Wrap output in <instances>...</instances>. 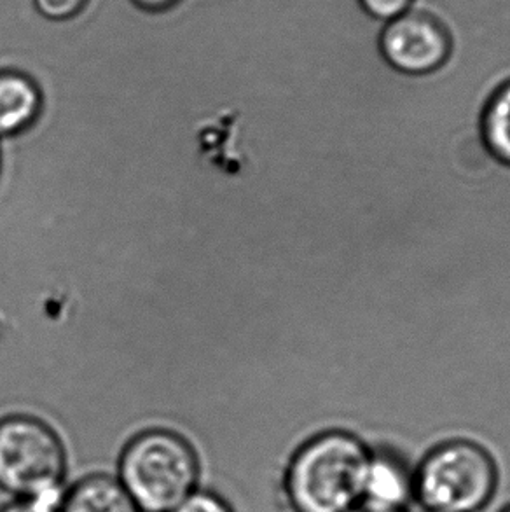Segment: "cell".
Masks as SVG:
<instances>
[{
	"label": "cell",
	"mask_w": 510,
	"mask_h": 512,
	"mask_svg": "<svg viewBox=\"0 0 510 512\" xmlns=\"http://www.w3.org/2000/svg\"><path fill=\"white\" fill-rule=\"evenodd\" d=\"M371 444L353 430H317L292 453L283 495L294 512H350L362 502Z\"/></svg>",
	"instance_id": "cell-1"
},
{
	"label": "cell",
	"mask_w": 510,
	"mask_h": 512,
	"mask_svg": "<svg viewBox=\"0 0 510 512\" xmlns=\"http://www.w3.org/2000/svg\"><path fill=\"white\" fill-rule=\"evenodd\" d=\"M500 485L495 455L474 437H444L414 467V504L421 511L481 512Z\"/></svg>",
	"instance_id": "cell-2"
},
{
	"label": "cell",
	"mask_w": 510,
	"mask_h": 512,
	"mask_svg": "<svg viewBox=\"0 0 510 512\" xmlns=\"http://www.w3.org/2000/svg\"><path fill=\"white\" fill-rule=\"evenodd\" d=\"M116 478L140 512H172L200 488V455L175 430L147 429L125 444Z\"/></svg>",
	"instance_id": "cell-3"
},
{
	"label": "cell",
	"mask_w": 510,
	"mask_h": 512,
	"mask_svg": "<svg viewBox=\"0 0 510 512\" xmlns=\"http://www.w3.org/2000/svg\"><path fill=\"white\" fill-rule=\"evenodd\" d=\"M69 455L62 437L37 416L0 420V490L11 499L60 507L67 490Z\"/></svg>",
	"instance_id": "cell-4"
},
{
	"label": "cell",
	"mask_w": 510,
	"mask_h": 512,
	"mask_svg": "<svg viewBox=\"0 0 510 512\" xmlns=\"http://www.w3.org/2000/svg\"><path fill=\"white\" fill-rule=\"evenodd\" d=\"M376 48L381 60L397 74L427 77L451 62L456 39L441 16L414 6L381 25Z\"/></svg>",
	"instance_id": "cell-5"
},
{
	"label": "cell",
	"mask_w": 510,
	"mask_h": 512,
	"mask_svg": "<svg viewBox=\"0 0 510 512\" xmlns=\"http://www.w3.org/2000/svg\"><path fill=\"white\" fill-rule=\"evenodd\" d=\"M360 504L386 511H407L414 504V469L400 451L371 446Z\"/></svg>",
	"instance_id": "cell-6"
},
{
	"label": "cell",
	"mask_w": 510,
	"mask_h": 512,
	"mask_svg": "<svg viewBox=\"0 0 510 512\" xmlns=\"http://www.w3.org/2000/svg\"><path fill=\"white\" fill-rule=\"evenodd\" d=\"M41 84L20 69L0 70V137L27 132L41 118Z\"/></svg>",
	"instance_id": "cell-7"
},
{
	"label": "cell",
	"mask_w": 510,
	"mask_h": 512,
	"mask_svg": "<svg viewBox=\"0 0 510 512\" xmlns=\"http://www.w3.org/2000/svg\"><path fill=\"white\" fill-rule=\"evenodd\" d=\"M60 512H140L116 476L95 472L67 486Z\"/></svg>",
	"instance_id": "cell-8"
},
{
	"label": "cell",
	"mask_w": 510,
	"mask_h": 512,
	"mask_svg": "<svg viewBox=\"0 0 510 512\" xmlns=\"http://www.w3.org/2000/svg\"><path fill=\"white\" fill-rule=\"evenodd\" d=\"M483 137L490 153L510 165V79L491 95L483 114Z\"/></svg>",
	"instance_id": "cell-9"
},
{
	"label": "cell",
	"mask_w": 510,
	"mask_h": 512,
	"mask_svg": "<svg viewBox=\"0 0 510 512\" xmlns=\"http://www.w3.org/2000/svg\"><path fill=\"white\" fill-rule=\"evenodd\" d=\"M91 0H32L35 13L51 23H65L79 18Z\"/></svg>",
	"instance_id": "cell-10"
},
{
	"label": "cell",
	"mask_w": 510,
	"mask_h": 512,
	"mask_svg": "<svg viewBox=\"0 0 510 512\" xmlns=\"http://www.w3.org/2000/svg\"><path fill=\"white\" fill-rule=\"evenodd\" d=\"M172 512H236L221 493L207 488H196Z\"/></svg>",
	"instance_id": "cell-11"
},
{
	"label": "cell",
	"mask_w": 510,
	"mask_h": 512,
	"mask_svg": "<svg viewBox=\"0 0 510 512\" xmlns=\"http://www.w3.org/2000/svg\"><path fill=\"white\" fill-rule=\"evenodd\" d=\"M360 9L381 25L416 6V0H357Z\"/></svg>",
	"instance_id": "cell-12"
},
{
	"label": "cell",
	"mask_w": 510,
	"mask_h": 512,
	"mask_svg": "<svg viewBox=\"0 0 510 512\" xmlns=\"http://www.w3.org/2000/svg\"><path fill=\"white\" fill-rule=\"evenodd\" d=\"M0 512H60V507L37 500L11 499V502L0 507Z\"/></svg>",
	"instance_id": "cell-13"
},
{
	"label": "cell",
	"mask_w": 510,
	"mask_h": 512,
	"mask_svg": "<svg viewBox=\"0 0 510 512\" xmlns=\"http://www.w3.org/2000/svg\"><path fill=\"white\" fill-rule=\"evenodd\" d=\"M130 2L144 13H163L177 6L179 0H130Z\"/></svg>",
	"instance_id": "cell-14"
},
{
	"label": "cell",
	"mask_w": 510,
	"mask_h": 512,
	"mask_svg": "<svg viewBox=\"0 0 510 512\" xmlns=\"http://www.w3.org/2000/svg\"><path fill=\"white\" fill-rule=\"evenodd\" d=\"M350 512H407V511H386V509H378V507L366 506V504H359V506L352 509Z\"/></svg>",
	"instance_id": "cell-15"
},
{
	"label": "cell",
	"mask_w": 510,
	"mask_h": 512,
	"mask_svg": "<svg viewBox=\"0 0 510 512\" xmlns=\"http://www.w3.org/2000/svg\"><path fill=\"white\" fill-rule=\"evenodd\" d=\"M500 512H510V504L509 506L505 507V509H502Z\"/></svg>",
	"instance_id": "cell-16"
},
{
	"label": "cell",
	"mask_w": 510,
	"mask_h": 512,
	"mask_svg": "<svg viewBox=\"0 0 510 512\" xmlns=\"http://www.w3.org/2000/svg\"><path fill=\"white\" fill-rule=\"evenodd\" d=\"M421 512H437V511H421Z\"/></svg>",
	"instance_id": "cell-17"
}]
</instances>
